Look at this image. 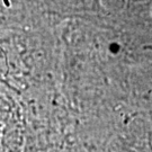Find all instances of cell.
I'll use <instances>...</instances> for the list:
<instances>
[{
	"label": "cell",
	"mask_w": 152,
	"mask_h": 152,
	"mask_svg": "<svg viewBox=\"0 0 152 152\" xmlns=\"http://www.w3.org/2000/svg\"><path fill=\"white\" fill-rule=\"evenodd\" d=\"M151 16H152V8H151Z\"/></svg>",
	"instance_id": "6da1fadb"
}]
</instances>
